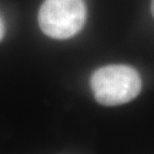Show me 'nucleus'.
Here are the masks:
<instances>
[{
    "instance_id": "nucleus-1",
    "label": "nucleus",
    "mask_w": 154,
    "mask_h": 154,
    "mask_svg": "<svg viewBox=\"0 0 154 154\" xmlns=\"http://www.w3.org/2000/svg\"><path fill=\"white\" fill-rule=\"evenodd\" d=\"M90 85L98 103L116 106L136 98L142 81L139 73L131 66L111 64L97 69L91 76Z\"/></svg>"
},
{
    "instance_id": "nucleus-2",
    "label": "nucleus",
    "mask_w": 154,
    "mask_h": 154,
    "mask_svg": "<svg viewBox=\"0 0 154 154\" xmlns=\"http://www.w3.org/2000/svg\"><path fill=\"white\" fill-rule=\"evenodd\" d=\"M86 20L83 0H45L39 10V26L49 37L67 39L74 36Z\"/></svg>"
},
{
    "instance_id": "nucleus-3",
    "label": "nucleus",
    "mask_w": 154,
    "mask_h": 154,
    "mask_svg": "<svg viewBox=\"0 0 154 154\" xmlns=\"http://www.w3.org/2000/svg\"><path fill=\"white\" fill-rule=\"evenodd\" d=\"M3 34H4V23H3L2 18L0 16V40L2 39Z\"/></svg>"
},
{
    "instance_id": "nucleus-4",
    "label": "nucleus",
    "mask_w": 154,
    "mask_h": 154,
    "mask_svg": "<svg viewBox=\"0 0 154 154\" xmlns=\"http://www.w3.org/2000/svg\"><path fill=\"white\" fill-rule=\"evenodd\" d=\"M151 12H152V15L154 17V0H152V1H151Z\"/></svg>"
}]
</instances>
